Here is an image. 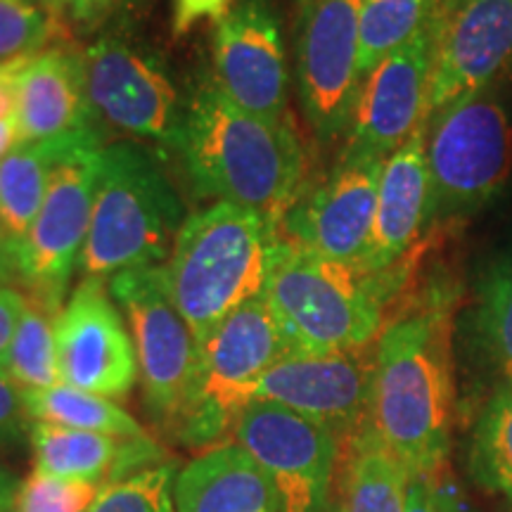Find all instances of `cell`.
Instances as JSON below:
<instances>
[{"instance_id":"cell-1","label":"cell","mask_w":512,"mask_h":512,"mask_svg":"<svg viewBox=\"0 0 512 512\" xmlns=\"http://www.w3.org/2000/svg\"><path fill=\"white\" fill-rule=\"evenodd\" d=\"M451 306L427 294L382 325L368 420L411 475H437L453 430Z\"/></svg>"},{"instance_id":"cell-2","label":"cell","mask_w":512,"mask_h":512,"mask_svg":"<svg viewBox=\"0 0 512 512\" xmlns=\"http://www.w3.org/2000/svg\"><path fill=\"white\" fill-rule=\"evenodd\" d=\"M178 152L202 195L275 223L304 188L306 157L290 117H256L230 102L214 79H204L185 107Z\"/></svg>"},{"instance_id":"cell-3","label":"cell","mask_w":512,"mask_h":512,"mask_svg":"<svg viewBox=\"0 0 512 512\" xmlns=\"http://www.w3.org/2000/svg\"><path fill=\"white\" fill-rule=\"evenodd\" d=\"M396 285L394 275H370L280 235L264 297L292 354H342L373 344Z\"/></svg>"},{"instance_id":"cell-4","label":"cell","mask_w":512,"mask_h":512,"mask_svg":"<svg viewBox=\"0 0 512 512\" xmlns=\"http://www.w3.org/2000/svg\"><path fill=\"white\" fill-rule=\"evenodd\" d=\"M280 223L259 211L216 202L178 230L166 285L197 347L249 299L264 294Z\"/></svg>"},{"instance_id":"cell-5","label":"cell","mask_w":512,"mask_h":512,"mask_svg":"<svg viewBox=\"0 0 512 512\" xmlns=\"http://www.w3.org/2000/svg\"><path fill=\"white\" fill-rule=\"evenodd\" d=\"M185 223L181 197L143 145L121 140L102 150L93 219L81 252L83 278L157 266Z\"/></svg>"},{"instance_id":"cell-6","label":"cell","mask_w":512,"mask_h":512,"mask_svg":"<svg viewBox=\"0 0 512 512\" xmlns=\"http://www.w3.org/2000/svg\"><path fill=\"white\" fill-rule=\"evenodd\" d=\"M432 221L467 219L512 178V119L496 86L460 95L427 117Z\"/></svg>"},{"instance_id":"cell-7","label":"cell","mask_w":512,"mask_h":512,"mask_svg":"<svg viewBox=\"0 0 512 512\" xmlns=\"http://www.w3.org/2000/svg\"><path fill=\"white\" fill-rule=\"evenodd\" d=\"M290 354L264 294L235 309L197 347L190 394L174 434L183 444L209 448L233 432L266 370Z\"/></svg>"},{"instance_id":"cell-8","label":"cell","mask_w":512,"mask_h":512,"mask_svg":"<svg viewBox=\"0 0 512 512\" xmlns=\"http://www.w3.org/2000/svg\"><path fill=\"white\" fill-rule=\"evenodd\" d=\"M110 292L131 323L147 411L174 432L195 377L197 342L171 299L164 264L117 273Z\"/></svg>"},{"instance_id":"cell-9","label":"cell","mask_w":512,"mask_h":512,"mask_svg":"<svg viewBox=\"0 0 512 512\" xmlns=\"http://www.w3.org/2000/svg\"><path fill=\"white\" fill-rule=\"evenodd\" d=\"M271 482L280 512H332L339 434L273 401L247 403L233 427Z\"/></svg>"},{"instance_id":"cell-10","label":"cell","mask_w":512,"mask_h":512,"mask_svg":"<svg viewBox=\"0 0 512 512\" xmlns=\"http://www.w3.org/2000/svg\"><path fill=\"white\" fill-rule=\"evenodd\" d=\"M102 150V140H93L57 166L46 200L19 249V283L27 287L29 299L55 316L62 311L64 294L91 228Z\"/></svg>"},{"instance_id":"cell-11","label":"cell","mask_w":512,"mask_h":512,"mask_svg":"<svg viewBox=\"0 0 512 512\" xmlns=\"http://www.w3.org/2000/svg\"><path fill=\"white\" fill-rule=\"evenodd\" d=\"M88 105L133 138L178 147L185 110L164 64L126 36H102L83 53Z\"/></svg>"},{"instance_id":"cell-12","label":"cell","mask_w":512,"mask_h":512,"mask_svg":"<svg viewBox=\"0 0 512 512\" xmlns=\"http://www.w3.org/2000/svg\"><path fill=\"white\" fill-rule=\"evenodd\" d=\"M361 5L363 0H311L302 8L294 46L297 93L320 140L349 131L361 88Z\"/></svg>"},{"instance_id":"cell-13","label":"cell","mask_w":512,"mask_h":512,"mask_svg":"<svg viewBox=\"0 0 512 512\" xmlns=\"http://www.w3.org/2000/svg\"><path fill=\"white\" fill-rule=\"evenodd\" d=\"M384 162L344 147L328 174L299 192L283 216L280 235L325 259L361 264L373 233Z\"/></svg>"},{"instance_id":"cell-14","label":"cell","mask_w":512,"mask_h":512,"mask_svg":"<svg viewBox=\"0 0 512 512\" xmlns=\"http://www.w3.org/2000/svg\"><path fill=\"white\" fill-rule=\"evenodd\" d=\"M427 117L512 72V0H439Z\"/></svg>"},{"instance_id":"cell-15","label":"cell","mask_w":512,"mask_h":512,"mask_svg":"<svg viewBox=\"0 0 512 512\" xmlns=\"http://www.w3.org/2000/svg\"><path fill=\"white\" fill-rule=\"evenodd\" d=\"M62 382L81 392L124 399L140 375L136 344L105 280L83 278L55 318Z\"/></svg>"},{"instance_id":"cell-16","label":"cell","mask_w":512,"mask_h":512,"mask_svg":"<svg viewBox=\"0 0 512 512\" xmlns=\"http://www.w3.org/2000/svg\"><path fill=\"white\" fill-rule=\"evenodd\" d=\"M214 81L230 102L256 117H287L290 72L273 0H238L219 19Z\"/></svg>"},{"instance_id":"cell-17","label":"cell","mask_w":512,"mask_h":512,"mask_svg":"<svg viewBox=\"0 0 512 512\" xmlns=\"http://www.w3.org/2000/svg\"><path fill=\"white\" fill-rule=\"evenodd\" d=\"M375 347L342 354H285L254 387V399L273 401L351 434L368 420Z\"/></svg>"},{"instance_id":"cell-18","label":"cell","mask_w":512,"mask_h":512,"mask_svg":"<svg viewBox=\"0 0 512 512\" xmlns=\"http://www.w3.org/2000/svg\"><path fill=\"white\" fill-rule=\"evenodd\" d=\"M432 67L434 27L384 57L358 88L347 150L384 159L399 150L427 121Z\"/></svg>"},{"instance_id":"cell-19","label":"cell","mask_w":512,"mask_h":512,"mask_svg":"<svg viewBox=\"0 0 512 512\" xmlns=\"http://www.w3.org/2000/svg\"><path fill=\"white\" fill-rule=\"evenodd\" d=\"M425 140L427 121L384 162L373 233L358 264L370 275H394V268L432 221V181Z\"/></svg>"},{"instance_id":"cell-20","label":"cell","mask_w":512,"mask_h":512,"mask_svg":"<svg viewBox=\"0 0 512 512\" xmlns=\"http://www.w3.org/2000/svg\"><path fill=\"white\" fill-rule=\"evenodd\" d=\"M19 143H43L95 128L88 105L83 55L48 48L17 69Z\"/></svg>"},{"instance_id":"cell-21","label":"cell","mask_w":512,"mask_h":512,"mask_svg":"<svg viewBox=\"0 0 512 512\" xmlns=\"http://www.w3.org/2000/svg\"><path fill=\"white\" fill-rule=\"evenodd\" d=\"M29 439L36 472L67 482L107 486L145 467L164 463L162 448L150 437L117 439L50 422H31Z\"/></svg>"},{"instance_id":"cell-22","label":"cell","mask_w":512,"mask_h":512,"mask_svg":"<svg viewBox=\"0 0 512 512\" xmlns=\"http://www.w3.org/2000/svg\"><path fill=\"white\" fill-rule=\"evenodd\" d=\"M176 512H280L268 477L238 441L204 448L178 470Z\"/></svg>"},{"instance_id":"cell-23","label":"cell","mask_w":512,"mask_h":512,"mask_svg":"<svg viewBox=\"0 0 512 512\" xmlns=\"http://www.w3.org/2000/svg\"><path fill=\"white\" fill-rule=\"evenodd\" d=\"M102 140L98 128L74 133V136L43 140V143H19L0 159V214L8 226L17 252L41 209L55 169L81 145ZM19 264V261H17Z\"/></svg>"},{"instance_id":"cell-24","label":"cell","mask_w":512,"mask_h":512,"mask_svg":"<svg viewBox=\"0 0 512 512\" xmlns=\"http://www.w3.org/2000/svg\"><path fill=\"white\" fill-rule=\"evenodd\" d=\"M411 470L380 439L370 420L347 434L335 512H406Z\"/></svg>"},{"instance_id":"cell-25","label":"cell","mask_w":512,"mask_h":512,"mask_svg":"<svg viewBox=\"0 0 512 512\" xmlns=\"http://www.w3.org/2000/svg\"><path fill=\"white\" fill-rule=\"evenodd\" d=\"M470 328L486 373L498 382L496 387H512V247L496 254L479 275Z\"/></svg>"},{"instance_id":"cell-26","label":"cell","mask_w":512,"mask_h":512,"mask_svg":"<svg viewBox=\"0 0 512 512\" xmlns=\"http://www.w3.org/2000/svg\"><path fill=\"white\" fill-rule=\"evenodd\" d=\"M24 408L31 422L72 427L117 439L147 437L143 425L105 396L81 392L69 384H55L48 389H22Z\"/></svg>"},{"instance_id":"cell-27","label":"cell","mask_w":512,"mask_h":512,"mask_svg":"<svg viewBox=\"0 0 512 512\" xmlns=\"http://www.w3.org/2000/svg\"><path fill=\"white\" fill-rule=\"evenodd\" d=\"M470 477L512 505V387L501 384L479 411L467 448Z\"/></svg>"},{"instance_id":"cell-28","label":"cell","mask_w":512,"mask_h":512,"mask_svg":"<svg viewBox=\"0 0 512 512\" xmlns=\"http://www.w3.org/2000/svg\"><path fill=\"white\" fill-rule=\"evenodd\" d=\"M439 0H363L358 76L361 83L384 57L425 34L437 17Z\"/></svg>"},{"instance_id":"cell-29","label":"cell","mask_w":512,"mask_h":512,"mask_svg":"<svg viewBox=\"0 0 512 512\" xmlns=\"http://www.w3.org/2000/svg\"><path fill=\"white\" fill-rule=\"evenodd\" d=\"M55 313L29 299L5 356V373L19 389H48L62 382L57 363Z\"/></svg>"},{"instance_id":"cell-30","label":"cell","mask_w":512,"mask_h":512,"mask_svg":"<svg viewBox=\"0 0 512 512\" xmlns=\"http://www.w3.org/2000/svg\"><path fill=\"white\" fill-rule=\"evenodd\" d=\"M57 31L55 12L36 0H0V67H19L46 53Z\"/></svg>"},{"instance_id":"cell-31","label":"cell","mask_w":512,"mask_h":512,"mask_svg":"<svg viewBox=\"0 0 512 512\" xmlns=\"http://www.w3.org/2000/svg\"><path fill=\"white\" fill-rule=\"evenodd\" d=\"M176 463H157L102 486L86 512H176Z\"/></svg>"},{"instance_id":"cell-32","label":"cell","mask_w":512,"mask_h":512,"mask_svg":"<svg viewBox=\"0 0 512 512\" xmlns=\"http://www.w3.org/2000/svg\"><path fill=\"white\" fill-rule=\"evenodd\" d=\"M100 489V484L67 482L34 472L19 484L15 512H86Z\"/></svg>"},{"instance_id":"cell-33","label":"cell","mask_w":512,"mask_h":512,"mask_svg":"<svg viewBox=\"0 0 512 512\" xmlns=\"http://www.w3.org/2000/svg\"><path fill=\"white\" fill-rule=\"evenodd\" d=\"M29 415L24 408V394L5 370H0V441L15 444L29 432Z\"/></svg>"},{"instance_id":"cell-34","label":"cell","mask_w":512,"mask_h":512,"mask_svg":"<svg viewBox=\"0 0 512 512\" xmlns=\"http://www.w3.org/2000/svg\"><path fill=\"white\" fill-rule=\"evenodd\" d=\"M437 475H411L406 491V512H465L456 496L437 484Z\"/></svg>"},{"instance_id":"cell-35","label":"cell","mask_w":512,"mask_h":512,"mask_svg":"<svg viewBox=\"0 0 512 512\" xmlns=\"http://www.w3.org/2000/svg\"><path fill=\"white\" fill-rule=\"evenodd\" d=\"M29 297L15 285H0V370H5V356L15 337L19 318L27 309Z\"/></svg>"},{"instance_id":"cell-36","label":"cell","mask_w":512,"mask_h":512,"mask_svg":"<svg viewBox=\"0 0 512 512\" xmlns=\"http://www.w3.org/2000/svg\"><path fill=\"white\" fill-rule=\"evenodd\" d=\"M226 8L228 0H176L174 31L178 36L188 34L202 19L226 15Z\"/></svg>"},{"instance_id":"cell-37","label":"cell","mask_w":512,"mask_h":512,"mask_svg":"<svg viewBox=\"0 0 512 512\" xmlns=\"http://www.w3.org/2000/svg\"><path fill=\"white\" fill-rule=\"evenodd\" d=\"M22 67V64H19ZM0 67V121H17V69Z\"/></svg>"},{"instance_id":"cell-38","label":"cell","mask_w":512,"mask_h":512,"mask_svg":"<svg viewBox=\"0 0 512 512\" xmlns=\"http://www.w3.org/2000/svg\"><path fill=\"white\" fill-rule=\"evenodd\" d=\"M17 261H19V252L15 240H12L8 226H5L3 214H0V275L5 280H17L19 283V273H17Z\"/></svg>"},{"instance_id":"cell-39","label":"cell","mask_w":512,"mask_h":512,"mask_svg":"<svg viewBox=\"0 0 512 512\" xmlns=\"http://www.w3.org/2000/svg\"><path fill=\"white\" fill-rule=\"evenodd\" d=\"M112 3L114 0H64V8H69L76 22L88 24L105 15L112 8Z\"/></svg>"},{"instance_id":"cell-40","label":"cell","mask_w":512,"mask_h":512,"mask_svg":"<svg viewBox=\"0 0 512 512\" xmlns=\"http://www.w3.org/2000/svg\"><path fill=\"white\" fill-rule=\"evenodd\" d=\"M19 482L5 467H0V512H15Z\"/></svg>"},{"instance_id":"cell-41","label":"cell","mask_w":512,"mask_h":512,"mask_svg":"<svg viewBox=\"0 0 512 512\" xmlns=\"http://www.w3.org/2000/svg\"><path fill=\"white\" fill-rule=\"evenodd\" d=\"M19 145V126L17 121H0V159L15 150Z\"/></svg>"},{"instance_id":"cell-42","label":"cell","mask_w":512,"mask_h":512,"mask_svg":"<svg viewBox=\"0 0 512 512\" xmlns=\"http://www.w3.org/2000/svg\"><path fill=\"white\" fill-rule=\"evenodd\" d=\"M38 5H43V8L55 12V15H60L62 8H64V0H36Z\"/></svg>"},{"instance_id":"cell-43","label":"cell","mask_w":512,"mask_h":512,"mask_svg":"<svg viewBox=\"0 0 512 512\" xmlns=\"http://www.w3.org/2000/svg\"><path fill=\"white\" fill-rule=\"evenodd\" d=\"M297 3L302 5V8H304V5H306V3H311V0H297Z\"/></svg>"},{"instance_id":"cell-44","label":"cell","mask_w":512,"mask_h":512,"mask_svg":"<svg viewBox=\"0 0 512 512\" xmlns=\"http://www.w3.org/2000/svg\"><path fill=\"white\" fill-rule=\"evenodd\" d=\"M0 285H8V280H5L3 275H0Z\"/></svg>"}]
</instances>
